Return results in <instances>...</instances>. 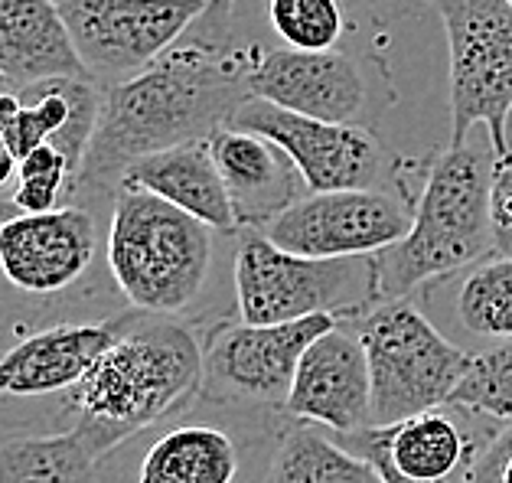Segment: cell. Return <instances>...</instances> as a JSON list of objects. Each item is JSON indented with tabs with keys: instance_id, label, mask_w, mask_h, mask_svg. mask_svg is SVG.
I'll use <instances>...</instances> for the list:
<instances>
[{
	"instance_id": "ac0fdd59",
	"label": "cell",
	"mask_w": 512,
	"mask_h": 483,
	"mask_svg": "<svg viewBox=\"0 0 512 483\" xmlns=\"http://www.w3.org/2000/svg\"><path fill=\"white\" fill-rule=\"evenodd\" d=\"M118 190H141L154 193L170 206L196 216L216 232H239L226 183L216 167L209 141H193L183 147H170L151 157H141L121 173Z\"/></svg>"
},
{
	"instance_id": "4316f807",
	"label": "cell",
	"mask_w": 512,
	"mask_h": 483,
	"mask_svg": "<svg viewBox=\"0 0 512 483\" xmlns=\"http://www.w3.org/2000/svg\"><path fill=\"white\" fill-rule=\"evenodd\" d=\"M493 252L512 258V160H496L493 173Z\"/></svg>"
},
{
	"instance_id": "ba28073f",
	"label": "cell",
	"mask_w": 512,
	"mask_h": 483,
	"mask_svg": "<svg viewBox=\"0 0 512 483\" xmlns=\"http://www.w3.org/2000/svg\"><path fill=\"white\" fill-rule=\"evenodd\" d=\"M209 10V0H66L72 46L85 72L102 85H121L154 66Z\"/></svg>"
},
{
	"instance_id": "4dcf8cb0",
	"label": "cell",
	"mask_w": 512,
	"mask_h": 483,
	"mask_svg": "<svg viewBox=\"0 0 512 483\" xmlns=\"http://www.w3.org/2000/svg\"><path fill=\"white\" fill-rule=\"evenodd\" d=\"M20 111H23L20 95L14 89H0V134H4L10 125H14Z\"/></svg>"
},
{
	"instance_id": "7402d4cb",
	"label": "cell",
	"mask_w": 512,
	"mask_h": 483,
	"mask_svg": "<svg viewBox=\"0 0 512 483\" xmlns=\"http://www.w3.org/2000/svg\"><path fill=\"white\" fill-rule=\"evenodd\" d=\"M268 483H382L376 467L314 428H287L271 457Z\"/></svg>"
},
{
	"instance_id": "9c48e42d",
	"label": "cell",
	"mask_w": 512,
	"mask_h": 483,
	"mask_svg": "<svg viewBox=\"0 0 512 483\" xmlns=\"http://www.w3.org/2000/svg\"><path fill=\"white\" fill-rule=\"evenodd\" d=\"M336 317H307L278 327L219 324L203 343V399L212 405H284L304 353Z\"/></svg>"
},
{
	"instance_id": "277c9868",
	"label": "cell",
	"mask_w": 512,
	"mask_h": 483,
	"mask_svg": "<svg viewBox=\"0 0 512 483\" xmlns=\"http://www.w3.org/2000/svg\"><path fill=\"white\" fill-rule=\"evenodd\" d=\"M206 222L154 193L118 190L105 235L108 271L131 311L180 317L203 297L212 271Z\"/></svg>"
},
{
	"instance_id": "603a6c76",
	"label": "cell",
	"mask_w": 512,
	"mask_h": 483,
	"mask_svg": "<svg viewBox=\"0 0 512 483\" xmlns=\"http://www.w3.org/2000/svg\"><path fill=\"white\" fill-rule=\"evenodd\" d=\"M457 320L477 337L512 340V258H490L457 291Z\"/></svg>"
},
{
	"instance_id": "5bb4252c",
	"label": "cell",
	"mask_w": 512,
	"mask_h": 483,
	"mask_svg": "<svg viewBox=\"0 0 512 483\" xmlns=\"http://www.w3.org/2000/svg\"><path fill=\"white\" fill-rule=\"evenodd\" d=\"M121 317L53 324L10 343L0 353V402L66 399L115 343Z\"/></svg>"
},
{
	"instance_id": "3957f363",
	"label": "cell",
	"mask_w": 512,
	"mask_h": 483,
	"mask_svg": "<svg viewBox=\"0 0 512 483\" xmlns=\"http://www.w3.org/2000/svg\"><path fill=\"white\" fill-rule=\"evenodd\" d=\"M493 147H447L428 170L408 235L372 255L382 301H405L421 284L454 275L493 252Z\"/></svg>"
},
{
	"instance_id": "ffe728a7",
	"label": "cell",
	"mask_w": 512,
	"mask_h": 483,
	"mask_svg": "<svg viewBox=\"0 0 512 483\" xmlns=\"http://www.w3.org/2000/svg\"><path fill=\"white\" fill-rule=\"evenodd\" d=\"M242 467V448L226 425L183 418L137 451L134 483H239Z\"/></svg>"
},
{
	"instance_id": "44dd1931",
	"label": "cell",
	"mask_w": 512,
	"mask_h": 483,
	"mask_svg": "<svg viewBox=\"0 0 512 483\" xmlns=\"http://www.w3.org/2000/svg\"><path fill=\"white\" fill-rule=\"evenodd\" d=\"M98 464L72 428L0 441V483H98Z\"/></svg>"
},
{
	"instance_id": "d4e9b609",
	"label": "cell",
	"mask_w": 512,
	"mask_h": 483,
	"mask_svg": "<svg viewBox=\"0 0 512 483\" xmlns=\"http://www.w3.org/2000/svg\"><path fill=\"white\" fill-rule=\"evenodd\" d=\"M447 405L512 425V340L473 356L464 382L457 386Z\"/></svg>"
},
{
	"instance_id": "5b68a950",
	"label": "cell",
	"mask_w": 512,
	"mask_h": 483,
	"mask_svg": "<svg viewBox=\"0 0 512 483\" xmlns=\"http://www.w3.org/2000/svg\"><path fill=\"white\" fill-rule=\"evenodd\" d=\"M235 301L242 324L278 327L307 317H362L379 304L372 258H304L265 232H245L235 252Z\"/></svg>"
},
{
	"instance_id": "cb8c5ba5",
	"label": "cell",
	"mask_w": 512,
	"mask_h": 483,
	"mask_svg": "<svg viewBox=\"0 0 512 483\" xmlns=\"http://www.w3.org/2000/svg\"><path fill=\"white\" fill-rule=\"evenodd\" d=\"M268 20L287 49L330 53L346 30V0H268Z\"/></svg>"
},
{
	"instance_id": "d6986e66",
	"label": "cell",
	"mask_w": 512,
	"mask_h": 483,
	"mask_svg": "<svg viewBox=\"0 0 512 483\" xmlns=\"http://www.w3.org/2000/svg\"><path fill=\"white\" fill-rule=\"evenodd\" d=\"M0 79L10 89L46 79H92L56 4L0 0Z\"/></svg>"
},
{
	"instance_id": "f546056e",
	"label": "cell",
	"mask_w": 512,
	"mask_h": 483,
	"mask_svg": "<svg viewBox=\"0 0 512 483\" xmlns=\"http://www.w3.org/2000/svg\"><path fill=\"white\" fill-rule=\"evenodd\" d=\"M235 14V0H209V10L196 20V36L199 40H216L222 43L229 33V23Z\"/></svg>"
},
{
	"instance_id": "4fadbf2b",
	"label": "cell",
	"mask_w": 512,
	"mask_h": 483,
	"mask_svg": "<svg viewBox=\"0 0 512 483\" xmlns=\"http://www.w3.org/2000/svg\"><path fill=\"white\" fill-rule=\"evenodd\" d=\"M349 454L376 467L382 483H470L480 454L470 431L444 408L395 425H372L333 435Z\"/></svg>"
},
{
	"instance_id": "83f0119b",
	"label": "cell",
	"mask_w": 512,
	"mask_h": 483,
	"mask_svg": "<svg viewBox=\"0 0 512 483\" xmlns=\"http://www.w3.org/2000/svg\"><path fill=\"white\" fill-rule=\"evenodd\" d=\"M509 457H512V425H506L483 448L480 461H477V467H473V474H470V483H499V477H503V467H506Z\"/></svg>"
},
{
	"instance_id": "2e32d148",
	"label": "cell",
	"mask_w": 512,
	"mask_h": 483,
	"mask_svg": "<svg viewBox=\"0 0 512 483\" xmlns=\"http://www.w3.org/2000/svg\"><path fill=\"white\" fill-rule=\"evenodd\" d=\"M284 412L294 421H314L333 435L372 428V376L356 330L336 324L310 346L297 366Z\"/></svg>"
},
{
	"instance_id": "d590c367",
	"label": "cell",
	"mask_w": 512,
	"mask_h": 483,
	"mask_svg": "<svg viewBox=\"0 0 512 483\" xmlns=\"http://www.w3.org/2000/svg\"><path fill=\"white\" fill-rule=\"evenodd\" d=\"M506 4H509V7H512V0H506Z\"/></svg>"
},
{
	"instance_id": "30bf717a",
	"label": "cell",
	"mask_w": 512,
	"mask_h": 483,
	"mask_svg": "<svg viewBox=\"0 0 512 483\" xmlns=\"http://www.w3.org/2000/svg\"><path fill=\"white\" fill-rule=\"evenodd\" d=\"M411 213L385 190L307 193L265 229L278 249L304 258H372L408 235Z\"/></svg>"
},
{
	"instance_id": "d6a6232c",
	"label": "cell",
	"mask_w": 512,
	"mask_h": 483,
	"mask_svg": "<svg viewBox=\"0 0 512 483\" xmlns=\"http://www.w3.org/2000/svg\"><path fill=\"white\" fill-rule=\"evenodd\" d=\"M506 160H512V115L506 121ZM499 164H503V160H499Z\"/></svg>"
},
{
	"instance_id": "484cf974",
	"label": "cell",
	"mask_w": 512,
	"mask_h": 483,
	"mask_svg": "<svg viewBox=\"0 0 512 483\" xmlns=\"http://www.w3.org/2000/svg\"><path fill=\"white\" fill-rule=\"evenodd\" d=\"M72 190V167L53 144L36 147L17 167V190L10 196V206L17 213H53L59 209V193Z\"/></svg>"
},
{
	"instance_id": "e0dca14e",
	"label": "cell",
	"mask_w": 512,
	"mask_h": 483,
	"mask_svg": "<svg viewBox=\"0 0 512 483\" xmlns=\"http://www.w3.org/2000/svg\"><path fill=\"white\" fill-rule=\"evenodd\" d=\"M209 144L239 229L265 232L301 200L304 177L278 144L239 128H222Z\"/></svg>"
},
{
	"instance_id": "1f68e13d",
	"label": "cell",
	"mask_w": 512,
	"mask_h": 483,
	"mask_svg": "<svg viewBox=\"0 0 512 483\" xmlns=\"http://www.w3.org/2000/svg\"><path fill=\"white\" fill-rule=\"evenodd\" d=\"M17 167H20V160H17V154L10 151V144H7V138L0 134V190L7 187L10 180H14V173H17Z\"/></svg>"
},
{
	"instance_id": "8fae6325",
	"label": "cell",
	"mask_w": 512,
	"mask_h": 483,
	"mask_svg": "<svg viewBox=\"0 0 512 483\" xmlns=\"http://www.w3.org/2000/svg\"><path fill=\"white\" fill-rule=\"evenodd\" d=\"M232 128L261 134L278 144L291 157L310 193L376 190L385 173V151L379 138L359 125H333V121L291 115L284 108L248 98Z\"/></svg>"
},
{
	"instance_id": "f1b7e54d",
	"label": "cell",
	"mask_w": 512,
	"mask_h": 483,
	"mask_svg": "<svg viewBox=\"0 0 512 483\" xmlns=\"http://www.w3.org/2000/svg\"><path fill=\"white\" fill-rule=\"evenodd\" d=\"M346 4L362 10V14H366L372 23H379V27H389V23H398L408 14H415L424 0H346Z\"/></svg>"
},
{
	"instance_id": "52a82bcc",
	"label": "cell",
	"mask_w": 512,
	"mask_h": 483,
	"mask_svg": "<svg viewBox=\"0 0 512 483\" xmlns=\"http://www.w3.org/2000/svg\"><path fill=\"white\" fill-rule=\"evenodd\" d=\"M451 46V147L473 125L490 131L496 160H506L512 115V7L506 0H431Z\"/></svg>"
},
{
	"instance_id": "9a60e30c",
	"label": "cell",
	"mask_w": 512,
	"mask_h": 483,
	"mask_svg": "<svg viewBox=\"0 0 512 483\" xmlns=\"http://www.w3.org/2000/svg\"><path fill=\"white\" fill-rule=\"evenodd\" d=\"M248 95L291 115L353 125L366 105V85L356 63L340 49L304 53V49H261L248 72Z\"/></svg>"
},
{
	"instance_id": "7a4b0ae2",
	"label": "cell",
	"mask_w": 512,
	"mask_h": 483,
	"mask_svg": "<svg viewBox=\"0 0 512 483\" xmlns=\"http://www.w3.org/2000/svg\"><path fill=\"white\" fill-rule=\"evenodd\" d=\"M203 395V343L177 317L128 311L105 356L66 395L69 428L105 461Z\"/></svg>"
},
{
	"instance_id": "836d02e7",
	"label": "cell",
	"mask_w": 512,
	"mask_h": 483,
	"mask_svg": "<svg viewBox=\"0 0 512 483\" xmlns=\"http://www.w3.org/2000/svg\"><path fill=\"white\" fill-rule=\"evenodd\" d=\"M499 483H512V457L506 461V467H503V477H499Z\"/></svg>"
},
{
	"instance_id": "8992f818",
	"label": "cell",
	"mask_w": 512,
	"mask_h": 483,
	"mask_svg": "<svg viewBox=\"0 0 512 483\" xmlns=\"http://www.w3.org/2000/svg\"><path fill=\"white\" fill-rule=\"evenodd\" d=\"M356 337L369 359L372 425H395L447 405L473 363L411 301L376 304L356 320Z\"/></svg>"
},
{
	"instance_id": "7c38bea8",
	"label": "cell",
	"mask_w": 512,
	"mask_h": 483,
	"mask_svg": "<svg viewBox=\"0 0 512 483\" xmlns=\"http://www.w3.org/2000/svg\"><path fill=\"white\" fill-rule=\"evenodd\" d=\"M102 249V226L85 206H59L53 213H17L0 206V275L27 297L66 294L92 271Z\"/></svg>"
},
{
	"instance_id": "6da1fadb",
	"label": "cell",
	"mask_w": 512,
	"mask_h": 483,
	"mask_svg": "<svg viewBox=\"0 0 512 483\" xmlns=\"http://www.w3.org/2000/svg\"><path fill=\"white\" fill-rule=\"evenodd\" d=\"M258 56V46L190 36L134 79L105 89L102 121L72 190L118 193L121 173L134 160L212 141L222 128H232L239 108L252 98L248 72Z\"/></svg>"
},
{
	"instance_id": "e575fe53",
	"label": "cell",
	"mask_w": 512,
	"mask_h": 483,
	"mask_svg": "<svg viewBox=\"0 0 512 483\" xmlns=\"http://www.w3.org/2000/svg\"><path fill=\"white\" fill-rule=\"evenodd\" d=\"M49 4H56V7H59V4H66V0H49Z\"/></svg>"
}]
</instances>
